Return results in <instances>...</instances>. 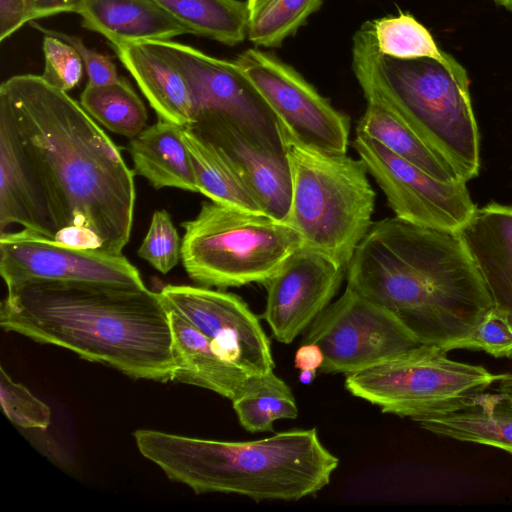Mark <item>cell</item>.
<instances>
[{
  "mask_svg": "<svg viewBox=\"0 0 512 512\" xmlns=\"http://www.w3.org/2000/svg\"><path fill=\"white\" fill-rule=\"evenodd\" d=\"M0 118L42 188L56 234L81 230L102 251L122 254L133 226L135 173L81 104L41 75H15L0 86Z\"/></svg>",
  "mask_w": 512,
  "mask_h": 512,
  "instance_id": "6da1fadb",
  "label": "cell"
},
{
  "mask_svg": "<svg viewBox=\"0 0 512 512\" xmlns=\"http://www.w3.org/2000/svg\"><path fill=\"white\" fill-rule=\"evenodd\" d=\"M346 280L425 345L443 347L463 337L494 308L458 230L396 216L371 225Z\"/></svg>",
  "mask_w": 512,
  "mask_h": 512,
  "instance_id": "7a4b0ae2",
  "label": "cell"
},
{
  "mask_svg": "<svg viewBox=\"0 0 512 512\" xmlns=\"http://www.w3.org/2000/svg\"><path fill=\"white\" fill-rule=\"evenodd\" d=\"M0 325L68 349L133 379L166 383L178 363L160 292L93 282H33L7 290Z\"/></svg>",
  "mask_w": 512,
  "mask_h": 512,
  "instance_id": "3957f363",
  "label": "cell"
},
{
  "mask_svg": "<svg viewBox=\"0 0 512 512\" xmlns=\"http://www.w3.org/2000/svg\"><path fill=\"white\" fill-rule=\"evenodd\" d=\"M133 436L146 459L196 494L232 493L257 502L298 501L326 487L339 464L316 428L242 442L148 429H138Z\"/></svg>",
  "mask_w": 512,
  "mask_h": 512,
  "instance_id": "277c9868",
  "label": "cell"
},
{
  "mask_svg": "<svg viewBox=\"0 0 512 512\" xmlns=\"http://www.w3.org/2000/svg\"><path fill=\"white\" fill-rule=\"evenodd\" d=\"M353 70L366 99L383 104L468 182L480 170V134L465 69L428 57L379 54L371 22L353 41Z\"/></svg>",
  "mask_w": 512,
  "mask_h": 512,
  "instance_id": "5b68a950",
  "label": "cell"
},
{
  "mask_svg": "<svg viewBox=\"0 0 512 512\" xmlns=\"http://www.w3.org/2000/svg\"><path fill=\"white\" fill-rule=\"evenodd\" d=\"M291 169V202L285 222L303 246L347 266L368 233L375 191L359 159L325 154L285 141Z\"/></svg>",
  "mask_w": 512,
  "mask_h": 512,
  "instance_id": "8992f818",
  "label": "cell"
},
{
  "mask_svg": "<svg viewBox=\"0 0 512 512\" xmlns=\"http://www.w3.org/2000/svg\"><path fill=\"white\" fill-rule=\"evenodd\" d=\"M181 260L189 278L225 289L265 284L298 249L299 233L286 222L217 202H203L181 223Z\"/></svg>",
  "mask_w": 512,
  "mask_h": 512,
  "instance_id": "52a82bcc",
  "label": "cell"
},
{
  "mask_svg": "<svg viewBox=\"0 0 512 512\" xmlns=\"http://www.w3.org/2000/svg\"><path fill=\"white\" fill-rule=\"evenodd\" d=\"M501 374L447 357L440 346L419 344L374 366L346 374L353 396L411 419L444 412L486 391Z\"/></svg>",
  "mask_w": 512,
  "mask_h": 512,
  "instance_id": "ba28073f",
  "label": "cell"
},
{
  "mask_svg": "<svg viewBox=\"0 0 512 512\" xmlns=\"http://www.w3.org/2000/svg\"><path fill=\"white\" fill-rule=\"evenodd\" d=\"M280 124L285 141L325 154L347 153L350 121L293 67L259 49L235 60Z\"/></svg>",
  "mask_w": 512,
  "mask_h": 512,
  "instance_id": "9c48e42d",
  "label": "cell"
},
{
  "mask_svg": "<svg viewBox=\"0 0 512 512\" xmlns=\"http://www.w3.org/2000/svg\"><path fill=\"white\" fill-rule=\"evenodd\" d=\"M324 355L321 373H353L420 343L390 312L346 286L306 329Z\"/></svg>",
  "mask_w": 512,
  "mask_h": 512,
  "instance_id": "30bf717a",
  "label": "cell"
},
{
  "mask_svg": "<svg viewBox=\"0 0 512 512\" xmlns=\"http://www.w3.org/2000/svg\"><path fill=\"white\" fill-rule=\"evenodd\" d=\"M353 147L396 217L417 225L459 230L476 210L467 182L437 180L362 133H356Z\"/></svg>",
  "mask_w": 512,
  "mask_h": 512,
  "instance_id": "8fae6325",
  "label": "cell"
},
{
  "mask_svg": "<svg viewBox=\"0 0 512 512\" xmlns=\"http://www.w3.org/2000/svg\"><path fill=\"white\" fill-rule=\"evenodd\" d=\"M0 273L7 290L43 281L146 287L122 254L68 246L26 229L0 233Z\"/></svg>",
  "mask_w": 512,
  "mask_h": 512,
  "instance_id": "7c38bea8",
  "label": "cell"
},
{
  "mask_svg": "<svg viewBox=\"0 0 512 512\" xmlns=\"http://www.w3.org/2000/svg\"><path fill=\"white\" fill-rule=\"evenodd\" d=\"M168 310L186 319L211 342L215 352L250 376L274 368L271 345L259 317L237 295L204 286H164Z\"/></svg>",
  "mask_w": 512,
  "mask_h": 512,
  "instance_id": "4fadbf2b",
  "label": "cell"
},
{
  "mask_svg": "<svg viewBox=\"0 0 512 512\" xmlns=\"http://www.w3.org/2000/svg\"><path fill=\"white\" fill-rule=\"evenodd\" d=\"M144 44L183 75L192 95L195 120L204 115L225 116L284 139L274 112L236 61L210 56L171 39Z\"/></svg>",
  "mask_w": 512,
  "mask_h": 512,
  "instance_id": "5bb4252c",
  "label": "cell"
},
{
  "mask_svg": "<svg viewBox=\"0 0 512 512\" xmlns=\"http://www.w3.org/2000/svg\"><path fill=\"white\" fill-rule=\"evenodd\" d=\"M189 127L225 153L264 214L285 222L290 208L292 183L284 139L220 115L197 117Z\"/></svg>",
  "mask_w": 512,
  "mask_h": 512,
  "instance_id": "9a60e30c",
  "label": "cell"
},
{
  "mask_svg": "<svg viewBox=\"0 0 512 512\" xmlns=\"http://www.w3.org/2000/svg\"><path fill=\"white\" fill-rule=\"evenodd\" d=\"M344 276V267L301 247L264 284L267 297L261 318L279 342L291 343L330 304Z\"/></svg>",
  "mask_w": 512,
  "mask_h": 512,
  "instance_id": "2e32d148",
  "label": "cell"
},
{
  "mask_svg": "<svg viewBox=\"0 0 512 512\" xmlns=\"http://www.w3.org/2000/svg\"><path fill=\"white\" fill-rule=\"evenodd\" d=\"M458 231L494 308L512 325V205L476 208Z\"/></svg>",
  "mask_w": 512,
  "mask_h": 512,
  "instance_id": "e0dca14e",
  "label": "cell"
},
{
  "mask_svg": "<svg viewBox=\"0 0 512 512\" xmlns=\"http://www.w3.org/2000/svg\"><path fill=\"white\" fill-rule=\"evenodd\" d=\"M14 224L51 239L56 235L42 188L12 128L0 118V231Z\"/></svg>",
  "mask_w": 512,
  "mask_h": 512,
  "instance_id": "ac0fdd59",
  "label": "cell"
},
{
  "mask_svg": "<svg viewBox=\"0 0 512 512\" xmlns=\"http://www.w3.org/2000/svg\"><path fill=\"white\" fill-rule=\"evenodd\" d=\"M77 13L84 28L103 35L112 47L190 34L152 0H81Z\"/></svg>",
  "mask_w": 512,
  "mask_h": 512,
  "instance_id": "d6986e66",
  "label": "cell"
},
{
  "mask_svg": "<svg viewBox=\"0 0 512 512\" xmlns=\"http://www.w3.org/2000/svg\"><path fill=\"white\" fill-rule=\"evenodd\" d=\"M412 420L433 434L512 454V400L500 391H483L454 409Z\"/></svg>",
  "mask_w": 512,
  "mask_h": 512,
  "instance_id": "ffe728a7",
  "label": "cell"
},
{
  "mask_svg": "<svg viewBox=\"0 0 512 512\" xmlns=\"http://www.w3.org/2000/svg\"><path fill=\"white\" fill-rule=\"evenodd\" d=\"M158 120L191 126L195 109L187 81L169 61L144 43L113 46Z\"/></svg>",
  "mask_w": 512,
  "mask_h": 512,
  "instance_id": "44dd1931",
  "label": "cell"
},
{
  "mask_svg": "<svg viewBox=\"0 0 512 512\" xmlns=\"http://www.w3.org/2000/svg\"><path fill=\"white\" fill-rule=\"evenodd\" d=\"M183 127L158 120L130 139L128 151L134 173L147 179L156 189L172 187L198 192Z\"/></svg>",
  "mask_w": 512,
  "mask_h": 512,
  "instance_id": "7402d4cb",
  "label": "cell"
},
{
  "mask_svg": "<svg viewBox=\"0 0 512 512\" xmlns=\"http://www.w3.org/2000/svg\"><path fill=\"white\" fill-rule=\"evenodd\" d=\"M168 311L178 363L174 380L211 390L232 401L250 375L220 357L210 340L186 319Z\"/></svg>",
  "mask_w": 512,
  "mask_h": 512,
  "instance_id": "603a6c76",
  "label": "cell"
},
{
  "mask_svg": "<svg viewBox=\"0 0 512 512\" xmlns=\"http://www.w3.org/2000/svg\"><path fill=\"white\" fill-rule=\"evenodd\" d=\"M182 134L191 156L198 192L213 202L263 213L240 173L219 147L189 126L183 127Z\"/></svg>",
  "mask_w": 512,
  "mask_h": 512,
  "instance_id": "cb8c5ba5",
  "label": "cell"
},
{
  "mask_svg": "<svg viewBox=\"0 0 512 512\" xmlns=\"http://www.w3.org/2000/svg\"><path fill=\"white\" fill-rule=\"evenodd\" d=\"M356 133L376 140L437 180H461L444 159L377 100L367 99V108L358 121Z\"/></svg>",
  "mask_w": 512,
  "mask_h": 512,
  "instance_id": "d4e9b609",
  "label": "cell"
},
{
  "mask_svg": "<svg viewBox=\"0 0 512 512\" xmlns=\"http://www.w3.org/2000/svg\"><path fill=\"white\" fill-rule=\"evenodd\" d=\"M190 34L233 46L248 36L250 11L240 0H152Z\"/></svg>",
  "mask_w": 512,
  "mask_h": 512,
  "instance_id": "484cf974",
  "label": "cell"
},
{
  "mask_svg": "<svg viewBox=\"0 0 512 512\" xmlns=\"http://www.w3.org/2000/svg\"><path fill=\"white\" fill-rule=\"evenodd\" d=\"M80 104L96 122L115 134L132 139L146 128V107L123 77L102 85L87 83Z\"/></svg>",
  "mask_w": 512,
  "mask_h": 512,
  "instance_id": "4316f807",
  "label": "cell"
},
{
  "mask_svg": "<svg viewBox=\"0 0 512 512\" xmlns=\"http://www.w3.org/2000/svg\"><path fill=\"white\" fill-rule=\"evenodd\" d=\"M232 405L241 426L251 433L271 432L274 421L298 416L291 388L273 371L250 376Z\"/></svg>",
  "mask_w": 512,
  "mask_h": 512,
  "instance_id": "83f0119b",
  "label": "cell"
},
{
  "mask_svg": "<svg viewBox=\"0 0 512 512\" xmlns=\"http://www.w3.org/2000/svg\"><path fill=\"white\" fill-rule=\"evenodd\" d=\"M376 48L380 55L397 59L428 57L460 71L464 67L442 51L430 32L413 16L400 13L371 21Z\"/></svg>",
  "mask_w": 512,
  "mask_h": 512,
  "instance_id": "f1b7e54d",
  "label": "cell"
},
{
  "mask_svg": "<svg viewBox=\"0 0 512 512\" xmlns=\"http://www.w3.org/2000/svg\"><path fill=\"white\" fill-rule=\"evenodd\" d=\"M322 1L270 0L250 18L247 37L256 46L279 47L319 9Z\"/></svg>",
  "mask_w": 512,
  "mask_h": 512,
  "instance_id": "f546056e",
  "label": "cell"
},
{
  "mask_svg": "<svg viewBox=\"0 0 512 512\" xmlns=\"http://www.w3.org/2000/svg\"><path fill=\"white\" fill-rule=\"evenodd\" d=\"M441 348L447 352L483 351L495 358L512 359V325L503 313L493 308L470 332Z\"/></svg>",
  "mask_w": 512,
  "mask_h": 512,
  "instance_id": "4dcf8cb0",
  "label": "cell"
},
{
  "mask_svg": "<svg viewBox=\"0 0 512 512\" xmlns=\"http://www.w3.org/2000/svg\"><path fill=\"white\" fill-rule=\"evenodd\" d=\"M181 241L170 214L166 210H157L138 249V256L166 274L181 259Z\"/></svg>",
  "mask_w": 512,
  "mask_h": 512,
  "instance_id": "1f68e13d",
  "label": "cell"
},
{
  "mask_svg": "<svg viewBox=\"0 0 512 512\" xmlns=\"http://www.w3.org/2000/svg\"><path fill=\"white\" fill-rule=\"evenodd\" d=\"M0 399L6 417L15 425L42 430L50 425L49 407L26 387L14 382L3 367L0 369Z\"/></svg>",
  "mask_w": 512,
  "mask_h": 512,
  "instance_id": "d6a6232c",
  "label": "cell"
},
{
  "mask_svg": "<svg viewBox=\"0 0 512 512\" xmlns=\"http://www.w3.org/2000/svg\"><path fill=\"white\" fill-rule=\"evenodd\" d=\"M42 48L45 66L41 77L51 86L65 92L75 88L85 70L77 50L50 35H44Z\"/></svg>",
  "mask_w": 512,
  "mask_h": 512,
  "instance_id": "836d02e7",
  "label": "cell"
},
{
  "mask_svg": "<svg viewBox=\"0 0 512 512\" xmlns=\"http://www.w3.org/2000/svg\"><path fill=\"white\" fill-rule=\"evenodd\" d=\"M31 26L44 35L56 37L73 46L83 62L89 84L102 85L113 82L120 77L109 56L88 48L79 37L43 27L35 21H31Z\"/></svg>",
  "mask_w": 512,
  "mask_h": 512,
  "instance_id": "e575fe53",
  "label": "cell"
},
{
  "mask_svg": "<svg viewBox=\"0 0 512 512\" xmlns=\"http://www.w3.org/2000/svg\"><path fill=\"white\" fill-rule=\"evenodd\" d=\"M30 22L25 0H0V41Z\"/></svg>",
  "mask_w": 512,
  "mask_h": 512,
  "instance_id": "d590c367",
  "label": "cell"
},
{
  "mask_svg": "<svg viewBox=\"0 0 512 512\" xmlns=\"http://www.w3.org/2000/svg\"><path fill=\"white\" fill-rule=\"evenodd\" d=\"M29 20L49 17L63 12H76L81 0H25Z\"/></svg>",
  "mask_w": 512,
  "mask_h": 512,
  "instance_id": "8d00e7d4",
  "label": "cell"
},
{
  "mask_svg": "<svg viewBox=\"0 0 512 512\" xmlns=\"http://www.w3.org/2000/svg\"><path fill=\"white\" fill-rule=\"evenodd\" d=\"M324 361L321 348L315 343H302L294 356V367L298 370L320 369Z\"/></svg>",
  "mask_w": 512,
  "mask_h": 512,
  "instance_id": "74e56055",
  "label": "cell"
},
{
  "mask_svg": "<svg viewBox=\"0 0 512 512\" xmlns=\"http://www.w3.org/2000/svg\"><path fill=\"white\" fill-rule=\"evenodd\" d=\"M496 383L498 384L497 391L504 393L512 400V374H501Z\"/></svg>",
  "mask_w": 512,
  "mask_h": 512,
  "instance_id": "f35d334b",
  "label": "cell"
},
{
  "mask_svg": "<svg viewBox=\"0 0 512 512\" xmlns=\"http://www.w3.org/2000/svg\"><path fill=\"white\" fill-rule=\"evenodd\" d=\"M270 0H247V5L250 11V18L255 15L263 6Z\"/></svg>",
  "mask_w": 512,
  "mask_h": 512,
  "instance_id": "ab89813d",
  "label": "cell"
},
{
  "mask_svg": "<svg viewBox=\"0 0 512 512\" xmlns=\"http://www.w3.org/2000/svg\"><path fill=\"white\" fill-rule=\"evenodd\" d=\"M317 376V371L301 370L299 373V381L302 384H311Z\"/></svg>",
  "mask_w": 512,
  "mask_h": 512,
  "instance_id": "60d3db41",
  "label": "cell"
},
{
  "mask_svg": "<svg viewBox=\"0 0 512 512\" xmlns=\"http://www.w3.org/2000/svg\"><path fill=\"white\" fill-rule=\"evenodd\" d=\"M500 6H503L508 11L512 12V0H493Z\"/></svg>",
  "mask_w": 512,
  "mask_h": 512,
  "instance_id": "b9f144b4",
  "label": "cell"
}]
</instances>
